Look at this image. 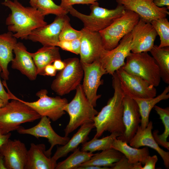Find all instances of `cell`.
<instances>
[{
	"label": "cell",
	"mask_w": 169,
	"mask_h": 169,
	"mask_svg": "<svg viewBox=\"0 0 169 169\" xmlns=\"http://www.w3.org/2000/svg\"><path fill=\"white\" fill-rule=\"evenodd\" d=\"M112 77L113 95L93 119L94 125L96 130L94 137L95 138H98L106 131L111 133H117L121 136L125 131L122 119V101L125 95L115 72Z\"/></svg>",
	"instance_id": "6da1fadb"
},
{
	"label": "cell",
	"mask_w": 169,
	"mask_h": 169,
	"mask_svg": "<svg viewBox=\"0 0 169 169\" xmlns=\"http://www.w3.org/2000/svg\"><path fill=\"white\" fill-rule=\"evenodd\" d=\"M2 4L11 11L6 19V24L9 31L16 38L28 39L34 30L46 25L44 16L36 8L24 7L18 0H5Z\"/></svg>",
	"instance_id": "7a4b0ae2"
},
{
	"label": "cell",
	"mask_w": 169,
	"mask_h": 169,
	"mask_svg": "<svg viewBox=\"0 0 169 169\" xmlns=\"http://www.w3.org/2000/svg\"><path fill=\"white\" fill-rule=\"evenodd\" d=\"M13 99L0 109V131L6 134L17 130L21 124L34 121L41 116L22 100L12 95Z\"/></svg>",
	"instance_id": "3957f363"
},
{
	"label": "cell",
	"mask_w": 169,
	"mask_h": 169,
	"mask_svg": "<svg viewBox=\"0 0 169 169\" xmlns=\"http://www.w3.org/2000/svg\"><path fill=\"white\" fill-rule=\"evenodd\" d=\"M76 90L74 98L64 108L69 117V121L64 129L66 136L83 125L93 122L94 117L98 113L87 98L82 84Z\"/></svg>",
	"instance_id": "277c9868"
},
{
	"label": "cell",
	"mask_w": 169,
	"mask_h": 169,
	"mask_svg": "<svg viewBox=\"0 0 169 169\" xmlns=\"http://www.w3.org/2000/svg\"><path fill=\"white\" fill-rule=\"evenodd\" d=\"M91 13L86 15L78 11L72 6L67 9L71 15L78 18L83 23L84 28L93 32H99L110 25L115 20L123 15L124 7L118 4L116 8L109 9L101 7L99 4H91Z\"/></svg>",
	"instance_id": "5b68a950"
},
{
	"label": "cell",
	"mask_w": 169,
	"mask_h": 169,
	"mask_svg": "<svg viewBox=\"0 0 169 169\" xmlns=\"http://www.w3.org/2000/svg\"><path fill=\"white\" fill-rule=\"evenodd\" d=\"M121 68L127 73L139 77L155 87L159 85L161 77L159 69L148 52H131Z\"/></svg>",
	"instance_id": "8992f818"
},
{
	"label": "cell",
	"mask_w": 169,
	"mask_h": 169,
	"mask_svg": "<svg viewBox=\"0 0 169 169\" xmlns=\"http://www.w3.org/2000/svg\"><path fill=\"white\" fill-rule=\"evenodd\" d=\"M140 18L135 13L125 9L123 15L108 27L99 31L104 49L110 50L116 47L121 39L131 32Z\"/></svg>",
	"instance_id": "52a82bcc"
},
{
	"label": "cell",
	"mask_w": 169,
	"mask_h": 169,
	"mask_svg": "<svg viewBox=\"0 0 169 169\" xmlns=\"http://www.w3.org/2000/svg\"><path fill=\"white\" fill-rule=\"evenodd\" d=\"M65 66L57 75L51 85V89L59 96L75 90L80 84L84 73L79 59L77 58L64 60Z\"/></svg>",
	"instance_id": "ba28073f"
},
{
	"label": "cell",
	"mask_w": 169,
	"mask_h": 169,
	"mask_svg": "<svg viewBox=\"0 0 169 169\" xmlns=\"http://www.w3.org/2000/svg\"><path fill=\"white\" fill-rule=\"evenodd\" d=\"M125 95L133 99H148L156 96L154 86L142 78L129 74L121 67L115 72Z\"/></svg>",
	"instance_id": "9c48e42d"
},
{
	"label": "cell",
	"mask_w": 169,
	"mask_h": 169,
	"mask_svg": "<svg viewBox=\"0 0 169 169\" xmlns=\"http://www.w3.org/2000/svg\"><path fill=\"white\" fill-rule=\"evenodd\" d=\"M48 93L46 90L42 89L36 93L39 98L37 100L32 102L22 101L41 117L45 116L53 121H56L65 114L64 108L68 101L66 98L59 96H49Z\"/></svg>",
	"instance_id": "30bf717a"
},
{
	"label": "cell",
	"mask_w": 169,
	"mask_h": 169,
	"mask_svg": "<svg viewBox=\"0 0 169 169\" xmlns=\"http://www.w3.org/2000/svg\"><path fill=\"white\" fill-rule=\"evenodd\" d=\"M81 64L84 73L82 85L83 90L89 101L95 107L97 100L101 96V95H97V90L103 83L101 78L107 74L106 71L99 59L91 63Z\"/></svg>",
	"instance_id": "8fae6325"
},
{
	"label": "cell",
	"mask_w": 169,
	"mask_h": 169,
	"mask_svg": "<svg viewBox=\"0 0 169 169\" xmlns=\"http://www.w3.org/2000/svg\"><path fill=\"white\" fill-rule=\"evenodd\" d=\"M131 32L125 35L118 45L113 49L105 50L99 59L107 74L112 76L116 71L123 66L127 57L131 53Z\"/></svg>",
	"instance_id": "7c38bea8"
},
{
	"label": "cell",
	"mask_w": 169,
	"mask_h": 169,
	"mask_svg": "<svg viewBox=\"0 0 169 169\" xmlns=\"http://www.w3.org/2000/svg\"><path fill=\"white\" fill-rule=\"evenodd\" d=\"M17 131L19 134L30 135L37 139L40 137L47 139L50 146L45 151V153L49 157H51L52 150L55 146L64 145L70 139L68 136L62 137L58 135L51 126L50 119L45 116H41L39 122L34 126L25 129L20 126Z\"/></svg>",
	"instance_id": "4fadbf2b"
},
{
	"label": "cell",
	"mask_w": 169,
	"mask_h": 169,
	"mask_svg": "<svg viewBox=\"0 0 169 169\" xmlns=\"http://www.w3.org/2000/svg\"><path fill=\"white\" fill-rule=\"evenodd\" d=\"M81 30L79 60L81 63H91L99 59L106 50L99 32L91 31L84 28Z\"/></svg>",
	"instance_id": "5bb4252c"
},
{
	"label": "cell",
	"mask_w": 169,
	"mask_h": 169,
	"mask_svg": "<svg viewBox=\"0 0 169 169\" xmlns=\"http://www.w3.org/2000/svg\"><path fill=\"white\" fill-rule=\"evenodd\" d=\"M154 0H116L117 4L122 5L125 9L138 14L145 22L151 23L153 20L166 17L169 12L166 7H159Z\"/></svg>",
	"instance_id": "9a60e30c"
},
{
	"label": "cell",
	"mask_w": 169,
	"mask_h": 169,
	"mask_svg": "<svg viewBox=\"0 0 169 169\" xmlns=\"http://www.w3.org/2000/svg\"><path fill=\"white\" fill-rule=\"evenodd\" d=\"M131 52L150 51L154 45L157 34L150 23L140 19L131 31Z\"/></svg>",
	"instance_id": "2e32d148"
},
{
	"label": "cell",
	"mask_w": 169,
	"mask_h": 169,
	"mask_svg": "<svg viewBox=\"0 0 169 169\" xmlns=\"http://www.w3.org/2000/svg\"><path fill=\"white\" fill-rule=\"evenodd\" d=\"M122 103V119L125 131L123 135L117 138L129 143L140 126L141 116L138 105L134 99L125 95Z\"/></svg>",
	"instance_id": "e0dca14e"
},
{
	"label": "cell",
	"mask_w": 169,
	"mask_h": 169,
	"mask_svg": "<svg viewBox=\"0 0 169 169\" xmlns=\"http://www.w3.org/2000/svg\"><path fill=\"white\" fill-rule=\"evenodd\" d=\"M27 151L25 144L19 140L9 139L0 147L7 169H24Z\"/></svg>",
	"instance_id": "ac0fdd59"
},
{
	"label": "cell",
	"mask_w": 169,
	"mask_h": 169,
	"mask_svg": "<svg viewBox=\"0 0 169 169\" xmlns=\"http://www.w3.org/2000/svg\"><path fill=\"white\" fill-rule=\"evenodd\" d=\"M67 15L57 16L53 22L49 24L33 30L28 39L41 43L43 46H56L59 41V36Z\"/></svg>",
	"instance_id": "d6986e66"
},
{
	"label": "cell",
	"mask_w": 169,
	"mask_h": 169,
	"mask_svg": "<svg viewBox=\"0 0 169 169\" xmlns=\"http://www.w3.org/2000/svg\"><path fill=\"white\" fill-rule=\"evenodd\" d=\"M153 128V123L149 122L146 127L142 129L140 125L129 142L130 146L137 148L143 146L149 147L156 150L162 158L165 167L169 168V152L161 148L155 141L152 133Z\"/></svg>",
	"instance_id": "ffe728a7"
},
{
	"label": "cell",
	"mask_w": 169,
	"mask_h": 169,
	"mask_svg": "<svg viewBox=\"0 0 169 169\" xmlns=\"http://www.w3.org/2000/svg\"><path fill=\"white\" fill-rule=\"evenodd\" d=\"M15 57L12 61L11 67L18 70L31 80L36 79L35 65L33 58L26 47L21 42H17L13 49Z\"/></svg>",
	"instance_id": "44dd1931"
},
{
	"label": "cell",
	"mask_w": 169,
	"mask_h": 169,
	"mask_svg": "<svg viewBox=\"0 0 169 169\" xmlns=\"http://www.w3.org/2000/svg\"><path fill=\"white\" fill-rule=\"evenodd\" d=\"M45 151L44 144L31 143L28 150L24 169H55L57 162L46 155Z\"/></svg>",
	"instance_id": "7402d4cb"
},
{
	"label": "cell",
	"mask_w": 169,
	"mask_h": 169,
	"mask_svg": "<svg viewBox=\"0 0 169 169\" xmlns=\"http://www.w3.org/2000/svg\"><path fill=\"white\" fill-rule=\"evenodd\" d=\"M94 128L93 122L87 123L80 126L65 144L57 147L54 154L51 157L52 160L56 162L59 159L66 156L69 153L76 149L80 144L86 142L89 139V134Z\"/></svg>",
	"instance_id": "603a6c76"
},
{
	"label": "cell",
	"mask_w": 169,
	"mask_h": 169,
	"mask_svg": "<svg viewBox=\"0 0 169 169\" xmlns=\"http://www.w3.org/2000/svg\"><path fill=\"white\" fill-rule=\"evenodd\" d=\"M17 43V38L13 36L12 32L8 31L0 34V65L2 69L1 77L5 81L9 79L8 65L13 58V49Z\"/></svg>",
	"instance_id": "cb8c5ba5"
},
{
	"label": "cell",
	"mask_w": 169,
	"mask_h": 169,
	"mask_svg": "<svg viewBox=\"0 0 169 169\" xmlns=\"http://www.w3.org/2000/svg\"><path fill=\"white\" fill-rule=\"evenodd\" d=\"M35 65L37 75H44V69L56 59H61L59 48L43 46L34 53H30Z\"/></svg>",
	"instance_id": "d4e9b609"
},
{
	"label": "cell",
	"mask_w": 169,
	"mask_h": 169,
	"mask_svg": "<svg viewBox=\"0 0 169 169\" xmlns=\"http://www.w3.org/2000/svg\"><path fill=\"white\" fill-rule=\"evenodd\" d=\"M111 148L122 153L131 163L140 162L144 165L147 158L150 156L148 147L135 148L128 145L126 142L117 138L114 140Z\"/></svg>",
	"instance_id": "484cf974"
},
{
	"label": "cell",
	"mask_w": 169,
	"mask_h": 169,
	"mask_svg": "<svg viewBox=\"0 0 169 169\" xmlns=\"http://www.w3.org/2000/svg\"><path fill=\"white\" fill-rule=\"evenodd\" d=\"M123 156L122 153L114 149H109L102 151L100 152L94 154L89 160L81 164L79 167L92 166L111 167Z\"/></svg>",
	"instance_id": "4316f807"
},
{
	"label": "cell",
	"mask_w": 169,
	"mask_h": 169,
	"mask_svg": "<svg viewBox=\"0 0 169 169\" xmlns=\"http://www.w3.org/2000/svg\"><path fill=\"white\" fill-rule=\"evenodd\" d=\"M169 86L166 87L162 93L157 97L148 99H134L137 104L141 116V125L142 129L147 126L150 113L152 109L160 101L169 98Z\"/></svg>",
	"instance_id": "83f0119b"
},
{
	"label": "cell",
	"mask_w": 169,
	"mask_h": 169,
	"mask_svg": "<svg viewBox=\"0 0 169 169\" xmlns=\"http://www.w3.org/2000/svg\"><path fill=\"white\" fill-rule=\"evenodd\" d=\"M159 69L161 79L169 84V47L154 45L150 51Z\"/></svg>",
	"instance_id": "f1b7e54d"
},
{
	"label": "cell",
	"mask_w": 169,
	"mask_h": 169,
	"mask_svg": "<svg viewBox=\"0 0 169 169\" xmlns=\"http://www.w3.org/2000/svg\"><path fill=\"white\" fill-rule=\"evenodd\" d=\"M154 110L159 115L164 127V131L161 135H159L158 130H154L152 133L153 137L158 145L169 150V142L167 139L169 135V107L162 108L155 105Z\"/></svg>",
	"instance_id": "f546056e"
},
{
	"label": "cell",
	"mask_w": 169,
	"mask_h": 169,
	"mask_svg": "<svg viewBox=\"0 0 169 169\" xmlns=\"http://www.w3.org/2000/svg\"><path fill=\"white\" fill-rule=\"evenodd\" d=\"M66 159L57 164L56 169H76L81 164L89 160L94 154L84 151L78 147Z\"/></svg>",
	"instance_id": "4dcf8cb0"
},
{
	"label": "cell",
	"mask_w": 169,
	"mask_h": 169,
	"mask_svg": "<svg viewBox=\"0 0 169 169\" xmlns=\"http://www.w3.org/2000/svg\"><path fill=\"white\" fill-rule=\"evenodd\" d=\"M120 136V134L114 132L101 139L94 137L89 141L82 144L81 150L93 153L96 151H103L111 148L114 140Z\"/></svg>",
	"instance_id": "1f68e13d"
},
{
	"label": "cell",
	"mask_w": 169,
	"mask_h": 169,
	"mask_svg": "<svg viewBox=\"0 0 169 169\" xmlns=\"http://www.w3.org/2000/svg\"><path fill=\"white\" fill-rule=\"evenodd\" d=\"M151 24L160 37V43L158 47L169 46V22L168 19L162 18L152 21Z\"/></svg>",
	"instance_id": "d6a6232c"
},
{
	"label": "cell",
	"mask_w": 169,
	"mask_h": 169,
	"mask_svg": "<svg viewBox=\"0 0 169 169\" xmlns=\"http://www.w3.org/2000/svg\"><path fill=\"white\" fill-rule=\"evenodd\" d=\"M36 8L44 16L49 14L60 16L69 13L67 9L56 4L52 0H37Z\"/></svg>",
	"instance_id": "836d02e7"
},
{
	"label": "cell",
	"mask_w": 169,
	"mask_h": 169,
	"mask_svg": "<svg viewBox=\"0 0 169 169\" xmlns=\"http://www.w3.org/2000/svg\"><path fill=\"white\" fill-rule=\"evenodd\" d=\"M70 19L68 16L65 19L59 36V40L71 41L81 37V30L78 31L73 28L69 23Z\"/></svg>",
	"instance_id": "e575fe53"
},
{
	"label": "cell",
	"mask_w": 169,
	"mask_h": 169,
	"mask_svg": "<svg viewBox=\"0 0 169 169\" xmlns=\"http://www.w3.org/2000/svg\"><path fill=\"white\" fill-rule=\"evenodd\" d=\"M142 164L137 162L134 163H130L124 155L118 161L115 163L110 169H142Z\"/></svg>",
	"instance_id": "d590c367"
},
{
	"label": "cell",
	"mask_w": 169,
	"mask_h": 169,
	"mask_svg": "<svg viewBox=\"0 0 169 169\" xmlns=\"http://www.w3.org/2000/svg\"><path fill=\"white\" fill-rule=\"evenodd\" d=\"M98 0H61L60 6L67 9L69 7L75 4H97ZM68 10V9H67Z\"/></svg>",
	"instance_id": "8d00e7d4"
},
{
	"label": "cell",
	"mask_w": 169,
	"mask_h": 169,
	"mask_svg": "<svg viewBox=\"0 0 169 169\" xmlns=\"http://www.w3.org/2000/svg\"><path fill=\"white\" fill-rule=\"evenodd\" d=\"M2 70V68L0 65V74ZM3 84L0 78V98L3 100L7 104L9 102V100H12L11 92L8 90V92L7 93L5 90ZM7 89H8V88Z\"/></svg>",
	"instance_id": "74e56055"
},
{
	"label": "cell",
	"mask_w": 169,
	"mask_h": 169,
	"mask_svg": "<svg viewBox=\"0 0 169 169\" xmlns=\"http://www.w3.org/2000/svg\"><path fill=\"white\" fill-rule=\"evenodd\" d=\"M158 160L156 155H154L152 156L150 155L147 158L142 169H155V165Z\"/></svg>",
	"instance_id": "f35d334b"
},
{
	"label": "cell",
	"mask_w": 169,
	"mask_h": 169,
	"mask_svg": "<svg viewBox=\"0 0 169 169\" xmlns=\"http://www.w3.org/2000/svg\"><path fill=\"white\" fill-rule=\"evenodd\" d=\"M80 38L71 41L72 53L77 55L79 54L80 52L81 44Z\"/></svg>",
	"instance_id": "ab89813d"
},
{
	"label": "cell",
	"mask_w": 169,
	"mask_h": 169,
	"mask_svg": "<svg viewBox=\"0 0 169 169\" xmlns=\"http://www.w3.org/2000/svg\"><path fill=\"white\" fill-rule=\"evenodd\" d=\"M56 46L62 49L72 53L71 41L67 40H59L57 43Z\"/></svg>",
	"instance_id": "60d3db41"
},
{
	"label": "cell",
	"mask_w": 169,
	"mask_h": 169,
	"mask_svg": "<svg viewBox=\"0 0 169 169\" xmlns=\"http://www.w3.org/2000/svg\"><path fill=\"white\" fill-rule=\"evenodd\" d=\"M57 70L52 64L47 65L44 69V75L54 76L56 75Z\"/></svg>",
	"instance_id": "b9f144b4"
},
{
	"label": "cell",
	"mask_w": 169,
	"mask_h": 169,
	"mask_svg": "<svg viewBox=\"0 0 169 169\" xmlns=\"http://www.w3.org/2000/svg\"><path fill=\"white\" fill-rule=\"evenodd\" d=\"M53 65L57 70L61 71L64 69L65 66V63L61 59L55 60L53 62Z\"/></svg>",
	"instance_id": "7bdbcfd3"
},
{
	"label": "cell",
	"mask_w": 169,
	"mask_h": 169,
	"mask_svg": "<svg viewBox=\"0 0 169 169\" xmlns=\"http://www.w3.org/2000/svg\"><path fill=\"white\" fill-rule=\"evenodd\" d=\"M154 4L157 7H162L166 6V7L169 9V0H154Z\"/></svg>",
	"instance_id": "ee69618b"
},
{
	"label": "cell",
	"mask_w": 169,
	"mask_h": 169,
	"mask_svg": "<svg viewBox=\"0 0 169 169\" xmlns=\"http://www.w3.org/2000/svg\"><path fill=\"white\" fill-rule=\"evenodd\" d=\"M11 135L10 132L6 134H3L0 131V147L9 139Z\"/></svg>",
	"instance_id": "f6af8a7d"
},
{
	"label": "cell",
	"mask_w": 169,
	"mask_h": 169,
	"mask_svg": "<svg viewBox=\"0 0 169 169\" xmlns=\"http://www.w3.org/2000/svg\"><path fill=\"white\" fill-rule=\"evenodd\" d=\"M108 167H102L96 166H86L82 167H79L76 169H109Z\"/></svg>",
	"instance_id": "bcb514c9"
},
{
	"label": "cell",
	"mask_w": 169,
	"mask_h": 169,
	"mask_svg": "<svg viewBox=\"0 0 169 169\" xmlns=\"http://www.w3.org/2000/svg\"><path fill=\"white\" fill-rule=\"evenodd\" d=\"M0 169H7L3 156L0 153Z\"/></svg>",
	"instance_id": "7dc6e473"
},
{
	"label": "cell",
	"mask_w": 169,
	"mask_h": 169,
	"mask_svg": "<svg viewBox=\"0 0 169 169\" xmlns=\"http://www.w3.org/2000/svg\"><path fill=\"white\" fill-rule=\"evenodd\" d=\"M37 0H30L29 3L31 7L36 8Z\"/></svg>",
	"instance_id": "c3c4849f"
},
{
	"label": "cell",
	"mask_w": 169,
	"mask_h": 169,
	"mask_svg": "<svg viewBox=\"0 0 169 169\" xmlns=\"http://www.w3.org/2000/svg\"><path fill=\"white\" fill-rule=\"evenodd\" d=\"M6 104L4 101L0 98V109L4 106Z\"/></svg>",
	"instance_id": "681fc988"
}]
</instances>
